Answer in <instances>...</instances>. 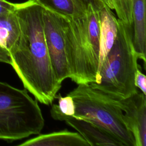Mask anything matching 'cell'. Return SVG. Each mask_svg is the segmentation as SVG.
Here are the masks:
<instances>
[{"label": "cell", "instance_id": "obj_1", "mask_svg": "<svg viewBox=\"0 0 146 146\" xmlns=\"http://www.w3.org/2000/svg\"><path fill=\"white\" fill-rule=\"evenodd\" d=\"M19 36L10 50L11 64L25 88L38 102L52 103L62 84L56 79L44 35L42 6L36 0L16 3Z\"/></svg>", "mask_w": 146, "mask_h": 146}, {"label": "cell", "instance_id": "obj_2", "mask_svg": "<svg viewBox=\"0 0 146 146\" xmlns=\"http://www.w3.org/2000/svg\"><path fill=\"white\" fill-rule=\"evenodd\" d=\"M63 17L70 78L78 84L98 83L100 11L91 5L74 6L72 15Z\"/></svg>", "mask_w": 146, "mask_h": 146}, {"label": "cell", "instance_id": "obj_3", "mask_svg": "<svg viewBox=\"0 0 146 146\" xmlns=\"http://www.w3.org/2000/svg\"><path fill=\"white\" fill-rule=\"evenodd\" d=\"M117 23L115 41L98 71V83L89 84L106 95L125 98L138 91L134 77L139 58L132 42V25L118 18Z\"/></svg>", "mask_w": 146, "mask_h": 146}, {"label": "cell", "instance_id": "obj_4", "mask_svg": "<svg viewBox=\"0 0 146 146\" xmlns=\"http://www.w3.org/2000/svg\"><path fill=\"white\" fill-rule=\"evenodd\" d=\"M44 123L38 101L26 89L0 81V139L12 141L38 135Z\"/></svg>", "mask_w": 146, "mask_h": 146}, {"label": "cell", "instance_id": "obj_5", "mask_svg": "<svg viewBox=\"0 0 146 146\" xmlns=\"http://www.w3.org/2000/svg\"><path fill=\"white\" fill-rule=\"evenodd\" d=\"M67 95L75 107V118L91 120L116 135L124 146H135L132 133L123 121V112L106 95L89 83L79 84Z\"/></svg>", "mask_w": 146, "mask_h": 146}, {"label": "cell", "instance_id": "obj_6", "mask_svg": "<svg viewBox=\"0 0 146 146\" xmlns=\"http://www.w3.org/2000/svg\"><path fill=\"white\" fill-rule=\"evenodd\" d=\"M41 6L44 35L51 64L56 79L62 84L70 76L63 33V14L46 6Z\"/></svg>", "mask_w": 146, "mask_h": 146}, {"label": "cell", "instance_id": "obj_7", "mask_svg": "<svg viewBox=\"0 0 146 146\" xmlns=\"http://www.w3.org/2000/svg\"><path fill=\"white\" fill-rule=\"evenodd\" d=\"M106 96L124 112L123 121L133 135L135 146H145L146 95L138 91L125 98Z\"/></svg>", "mask_w": 146, "mask_h": 146}, {"label": "cell", "instance_id": "obj_8", "mask_svg": "<svg viewBox=\"0 0 146 146\" xmlns=\"http://www.w3.org/2000/svg\"><path fill=\"white\" fill-rule=\"evenodd\" d=\"M62 121L76 129L90 146H124L116 135L91 120L65 116Z\"/></svg>", "mask_w": 146, "mask_h": 146}, {"label": "cell", "instance_id": "obj_9", "mask_svg": "<svg viewBox=\"0 0 146 146\" xmlns=\"http://www.w3.org/2000/svg\"><path fill=\"white\" fill-rule=\"evenodd\" d=\"M117 31V18L115 16L113 11L108 6H106L100 11L98 71L115 41Z\"/></svg>", "mask_w": 146, "mask_h": 146}, {"label": "cell", "instance_id": "obj_10", "mask_svg": "<svg viewBox=\"0 0 146 146\" xmlns=\"http://www.w3.org/2000/svg\"><path fill=\"white\" fill-rule=\"evenodd\" d=\"M132 42L138 58L145 63L146 0H131Z\"/></svg>", "mask_w": 146, "mask_h": 146}, {"label": "cell", "instance_id": "obj_11", "mask_svg": "<svg viewBox=\"0 0 146 146\" xmlns=\"http://www.w3.org/2000/svg\"><path fill=\"white\" fill-rule=\"evenodd\" d=\"M20 146H90L78 132L67 129L42 134L19 144Z\"/></svg>", "mask_w": 146, "mask_h": 146}, {"label": "cell", "instance_id": "obj_12", "mask_svg": "<svg viewBox=\"0 0 146 146\" xmlns=\"http://www.w3.org/2000/svg\"><path fill=\"white\" fill-rule=\"evenodd\" d=\"M20 27L15 11L0 15V46L9 51L17 41Z\"/></svg>", "mask_w": 146, "mask_h": 146}, {"label": "cell", "instance_id": "obj_13", "mask_svg": "<svg viewBox=\"0 0 146 146\" xmlns=\"http://www.w3.org/2000/svg\"><path fill=\"white\" fill-rule=\"evenodd\" d=\"M56 98L58 99V104H52L50 110L51 117L55 120L62 121L65 116H73L75 112V103L72 98L67 95L62 97L60 94L56 95Z\"/></svg>", "mask_w": 146, "mask_h": 146}, {"label": "cell", "instance_id": "obj_14", "mask_svg": "<svg viewBox=\"0 0 146 146\" xmlns=\"http://www.w3.org/2000/svg\"><path fill=\"white\" fill-rule=\"evenodd\" d=\"M107 2L108 6L115 11L119 19L132 25L131 0H107Z\"/></svg>", "mask_w": 146, "mask_h": 146}, {"label": "cell", "instance_id": "obj_15", "mask_svg": "<svg viewBox=\"0 0 146 146\" xmlns=\"http://www.w3.org/2000/svg\"><path fill=\"white\" fill-rule=\"evenodd\" d=\"M39 3L46 6L66 15H71L74 11L72 0H36Z\"/></svg>", "mask_w": 146, "mask_h": 146}, {"label": "cell", "instance_id": "obj_16", "mask_svg": "<svg viewBox=\"0 0 146 146\" xmlns=\"http://www.w3.org/2000/svg\"><path fill=\"white\" fill-rule=\"evenodd\" d=\"M74 6L87 7L88 5H92L95 9L100 11L107 5V0H72Z\"/></svg>", "mask_w": 146, "mask_h": 146}, {"label": "cell", "instance_id": "obj_17", "mask_svg": "<svg viewBox=\"0 0 146 146\" xmlns=\"http://www.w3.org/2000/svg\"><path fill=\"white\" fill-rule=\"evenodd\" d=\"M134 84L135 87L140 89L144 95H146V76L140 71L139 68L137 69L135 72Z\"/></svg>", "mask_w": 146, "mask_h": 146}, {"label": "cell", "instance_id": "obj_18", "mask_svg": "<svg viewBox=\"0 0 146 146\" xmlns=\"http://www.w3.org/2000/svg\"><path fill=\"white\" fill-rule=\"evenodd\" d=\"M16 3H12L6 0H0V15L14 11Z\"/></svg>", "mask_w": 146, "mask_h": 146}, {"label": "cell", "instance_id": "obj_19", "mask_svg": "<svg viewBox=\"0 0 146 146\" xmlns=\"http://www.w3.org/2000/svg\"><path fill=\"white\" fill-rule=\"evenodd\" d=\"M0 62L11 64V57L9 51L0 46Z\"/></svg>", "mask_w": 146, "mask_h": 146}]
</instances>
